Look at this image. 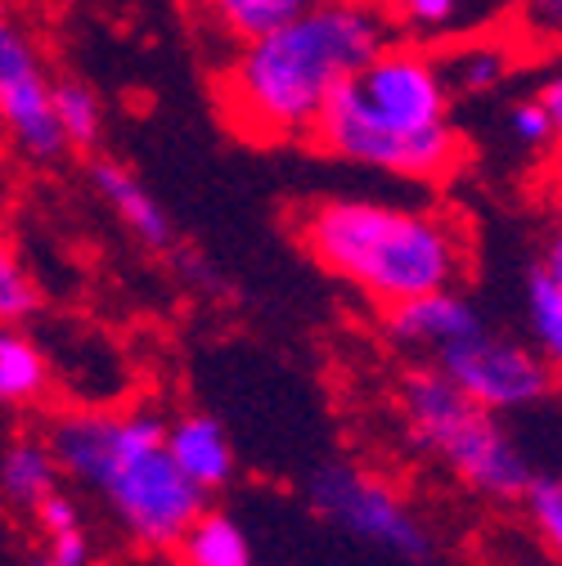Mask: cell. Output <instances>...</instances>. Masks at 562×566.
Masks as SVG:
<instances>
[{
    "label": "cell",
    "mask_w": 562,
    "mask_h": 566,
    "mask_svg": "<svg viewBox=\"0 0 562 566\" xmlns=\"http://www.w3.org/2000/svg\"><path fill=\"white\" fill-rule=\"evenodd\" d=\"M535 99H540V108L549 113V122H553V139H558V149H562V54L549 63V73L540 77Z\"/></svg>",
    "instance_id": "obj_24"
},
{
    "label": "cell",
    "mask_w": 562,
    "mask_h": 566,
    "mask_svg": "<svg viewBox=\"0 0 562 566\" xmlns=\"http://www.w3.org/2000/svg\"><path fill=\"white\" fill-rule=\"evenodd\" d=\"M527 328H531V346L540 356L562 369V283L553 274H544L540 265H531L527 274Z\"/></svg>",
    "instance_id": "obj_20"
},
{
    "label": "cell",
    "mask_w": 562,
    "mask_h": 566,
    "mask_svg": "<svg viewBox=\"0 0 562 566\" xmlns=\"http://www.w3.org/2000/svg\"><path fill=\"white\" fill-rule=\"evenodd\" d=\"M513 45L496 41V36H468L464 45L441 54V73L450 82V91L464 95H481V91H496L509 73H513Z\"/></svg>",
    "instance_id": "obj_16"
},
{
    "label": "cell",
    "mask_w": 562,
    "mask_h": 566,
    "mask_svg": "<svg viewBox=\"0 0 562 566\" xmlns=\"http://www.w3.org/2000/svg\"><path fill=\"white\" fill-rule=\"evenodd\" d=\"M428 365H437L477 409L496 413V418L549 400L553 374H558L531 342L490 333V328L446 346L441 356H433Z\"/></svg>",
    "instance_id": "obj_7"
},
{
    "label": "cell",
    "mask_w": 562,
    "mask_h": 566,
    "mask_svg": "<svg viewBox=\"0 0 562 566\" xmlns=\"http://www.w3.org/2000/svg\"><path fill=\"white\" fill-rule=\"evenodd\" d=\"M91 185H95V193L104 198V207H108L113 217H117L139 243H145L149 252H167V248L176 243V230H171L167 207L149 193V185L139 180L131 167L100 158V163H91Z\"/></svg>",
    "instance_id": "obj_10"
},
{
    "label": "cell",
    "mask_w": 562,
    "mask_h": 566,
    "mask_svg": "<svg viewBox=\"0 0 562 566\" xmlns=\"http://www.w3.org/2000/svg\"><path fill=\"white\" fill-rule=\"evenodd\" d=\"M37 526H41V539H45V562L54 566H91V531L82 522V509L77 500H67V494H50V500L32 513Z\"/></svg>",
    "instance_id": "obj_19"
},
{
    "label": "cell",
    "mask_w": 562,
    "mask_h": 566,
    "mask_svg": "<svg viewBox=\"0 0 562 566\" xmlns=\"http://www.w3.org/2000/svg\"><path fill=\"white\" fill-rule=\"evenodd\" d=\"M45 446L59 472L95 490L139 548L176 553L207 509V494L171 463L167 422L154 409H67L50 422Z\"/></svg>",
    "instance_id": "obj_4"
},
{
    "label": "cell",
    "mask_w": 562,
    "mask_h": 566,
    "mask_svg": "<svg viewBox=\"0 0 562 566\" xmlns=\"http://www.w3.org/2000/svg\"><path fill=\"white\" fill-rule=\"evenodd\" d=\"M509 135H513V145L527 149V154H553L558 149V139H553V122L549 113L540 108V99H518L509 108Z\"/></svg>",
    "instance_id": "obj_23"
},
{
    "label": "cell",
    "mask_w": 562,
    "mask_h": 566,
    "mask_svg": "<svg viewBox=\"0 0 562 566\" xmlns=\"http://www.w3.org/2000/svg\"><path fill=\"white\" fill-rule=\"evenodd\" d=\"M306 494H311V509L337 531H346L351 539L378 544L400 557L433 553L428 522L418 517L414 504H405V494L383 472H370L356 463H324L311 472Z\"/></svg>",
    "instance_id": "obj_6"
},
{
    "label": "cell",
    "mask_w": 562,
    "mask_h": 566,
    "mask_svg": "<svg viewBox=\"0 0 562 566\" xmlns=\"http://www.w3.org/2000/svg\"><path fill=\"white\" fill-rule=\"evenodd\" d=\"M549 202H553V211H558V226H562V171L549 180Z\"/></svg>",
    "instance_id": "obj_26"
},
{
    "label": "cell",
    "mask_w": 562,
    "mask_h": 566,
    "mask_svg": "<svg viewBox=\"0 0 562 566\" xmlns=\"http://www.w3.org/2000/svg\"><path fill=\"white\" fill-rule=\"evenodd\" d=\"M50 91L54 82L37 41L10 10H0V130L32 163H54L67 154L50 113Z\"/></svg>",
    "instance_id": "obj_8"
},
{
    "label": "cell",
    "mask_w": 562,
    "mask_h": 566,
    "mask_svg": "<svg viewBox=\"0 0 562 566\" xmlns=\"http://www.w3.org/2000/svg\"><path fill=\"white\" fill-rule=\"evenodd\" d=\"M481 315L477 306L459 293V289H446V293H428V297H414V302H400L392 311H383V333L392 337V346L409 350V356H441L446 346L481 333Z\"/></svg>",
    "instance_id": "obj_9"
},
{
    "label": "cell",
    "mask_w": 562,
    "mask_h": 566,
    "mask_svg": "<svg viewBox=\"0 0 562 566\" xmlns=\"http://www.w3.org/2000/svg\"><path fill=\"white\" fill-rule=\"evenodd\" d=\"M396 418L405 437L450 468L472 494L496 504H518L531 485L522 446L496 413L477 409L437 365H409L396 378Z\"/></svg>",
    "instance_id": "obj_5"
},
{
    "label": "cell",
    "mask_w": 562,
    "mask_h": 566,
    "mask_svg": "<svg viewBox=\"0 0 562 566\" xmlns=\"http://www.w3.org/2000/svg\"><path fill=\"white\" fill-rule=\"evenodd\" d=\"M535 265L562 283V226L549 234V243H544V252H540V261H535Z\"/></svg>",
    "instance_id": "obj_25"
},
{
    "label": "cell",
    "mask_w": 562,
    "mask_h": 566,
    "mask_svg": "<svg viewBox=\"0 0 562 566\" xmlns=\"http://www.w3.org/2000/svg\"><path fill=\"white\" fill-rule=\"evenodd\" d=\"M41 283L23 265L19 248L0 234V328H19L32 315H41Z\"/></svg>",
    "instance_id": "obj_21"
},
{
    "label": "cell",
    "mask_w": 562,
    "mask_h": 566,
    "mask_svg": "<svg viewBox=\"0 0 562 566\" xmlns=\"http://www.w3.org/2000/svg\"><path fill=\"white\" fill-rule=\"evenodd\" d=\"M293 230L324 274L378 311L459 289L472 265L468 226L433 202L324 193L302 202Z\"/></svg>",
    "instance_id": "obj_3"
},
{
    "label": "cell",
    "mask_w": 562,
    "mask_h": 566,
    "mask_svg": "<svg viewBox=\"0 0 562 566\" xmlns=\"http://www.w3.org/2000/svg\"><path fill=\"white\" fill-rule=\"evenodd\" d=\"M189 6L207 32H217L230 45H243L306 10L311 0H189Z\"/></svg>",
    "instance_id": "obj_14"
},
{
    "label": "cell",
    "mask_w": 562,
    "mask_h": 566,
    "mask_svg": "<svg viewBox=\"0 0 562 566\" xmlns=\"http://www.w3.org/2000/svg\"><path fill=\"white\" fill-rule=\"evenodd\" d=\"M167 454L202 494H217L235 481V446L212 413H180L167 422Z\"/></svg>",
    "instance_id": "obj_11"
},
{
    "label": "cell",
    "mask_w": 562,
    "mask_h": 566,
    "mask_svg": "<svg viewBox=\"0 0 562 566\" xmlns=\"http://www.w3.org/2000/svg\"><path fill=\"white\" fill-rule=\"evenodd\" d=\"M50 113H54V126H59V139L63 149H82L91 154L104 135V104L100 95L77 82V77H59L54 91H50Z\"/></svg>",
    "instance_id": "obj_18"
},
{
    "label": "cell",
    "mask_w": 562,
    "mask_h": 566,
    "mask_svg": "<svg viewBox=\"0 0 562 566\" xmlns=\"http://www.w3.org/2000/svg\"><path fill=\"white\" fill-rule=\"evenodd\" d=\"M522 504H527L535 535L562 557V476H531Z\"/></svg>",
    "instance_id": "obj_22"
},
{
    "label": "cell",
    "mask_w": 562,
    "mask_h": 566,
    "mask_svg": "<svg viewBox=\"0 0 562 566\" xmlns=\"http://www.w3.org/2000/svg\"><path fill=\"white\" fill-rule=\"evenodd\" d=\"M32 566H54V562H45V557H32Z\"/></svg>",
    "instance_id": "obj_27"
},
{
    "label": "cell",
    "mask_w": 562,
    "mask_h": 566,
    "mask_svg": "<svg viewBox=\"0 0 562 566\" xmlns=\"http://www.w3.org/2000/svg\"><path fill=\"white\" fill-rule=\"evenodd\" d=\"M59 463L41 437H14L10 446H0V500L37 513L50 494H59Z\"/></svg>",
    "instance_id": "obj_12"
},
{
    "label": "cell",
    "mask_w": 562,
    "mask_h": 566,
    "mask_svg": "<svg viewBox=\"0 0 562 566\" xmlns=\"http://www.w3.org/2000/svg\"><path fill=\"white\" fill-rule=\"evenodd\" d=\"M387 41L374 0H311L279 28L235 45L217 73V108L252 145L311 139L324 104Z\"/></svg>",
    "instance_id": "obj_1"
},
{
    "label": "cell",
    "mask_w": 562,
    "mask_h": 566,
    "mask_svg": "<svg viewBox=\"0 0 562 566\" xmlns=\"http://www.w3.org/2000/svg\"><path fill=\"white\" fill-rule=\"evenodd\" d=\"M472 6L477 0H374L387 32L414 45H437L464 32V23L472 19Z\"/></svg>",
    "instance_id": "obj_13"
},
{
    "label": "cell",
    "mask_w": 562,
    "mask_h": 566,
    "mask_svg": "<svg viewBox=\"0 0 562 566\" xmlns=\"http://www.w3.org/2000/svg\"><path fill=\"white\" fill-rule=\"evenodd\" d=\"M176 553H180V566H252V544L243 526L217 509L198 513V522L185 531Z\"/></svg>",
    "instance_id": "obj_15"
},
{
    "label": "cell",
    "mask_w": 562,
    "mask_h": 566,
    "mask_svg": "<svg viewBox=\"0 0 562 566\" xmlns=\"http://www.w3.org/2000/svg\"><path fill=\"white\" fill-rule=\"evenodd\" d=\"M45 387H50V365L41 346L19 328H0V409L32 405L45 396Z\"/></svg>",
    "instance_id": "obj_17"
},
{
    "label": "cell",
    "mask_w": 562,
    "mask_h": 566,
    "mask_svg": "<svg viewBox=\"0 0 562 566\" xmlns=\"http://www.w3.org/2000/svg\"><path fill=\"white\" fill-rule=\"evenodd\" d=\"M450 82L433 45L387 41L320 113L311 145L337 163L414 185L450 180L468 145L450 117Z\"/></svg>",
    "instance_id": "obj_2"
}]
</instances>
